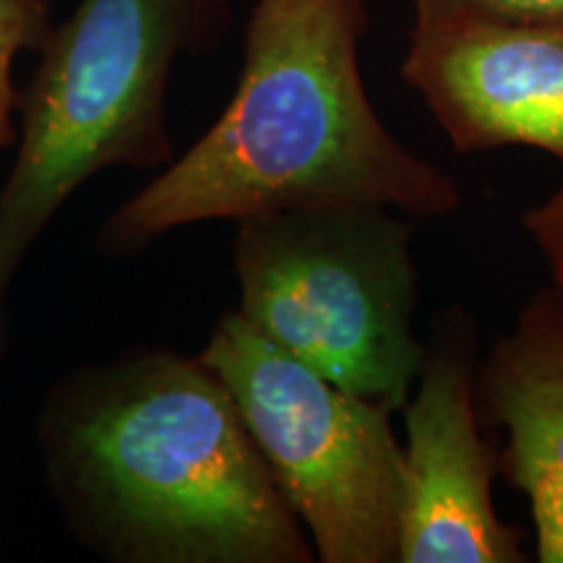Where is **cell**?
Wrapping results in <instances>:
<instances>
[{
    "instance_id": "cell-9",
    "label": "cell",
    "mask_w": 563,
    "mask_h": 563,
    "mask_svg": "<svg viewBox=\"0 0 563 563\" xmlns=\"http://www.w3.org/2000/svg\"><path fill=\"white\" fill-rule=\"evenodd\" d=\"M53 26V0H0V152L16 144L21 53H37Z\"/></svg>"
},
{
    "instance_id": "cell-1",
    "label": "cell",
    "mask_w": 563,
    "mask_h": 563,
    "mask_svg": "<svg viewBox=\"0 0 563 563\" xmlns=\"http://www.w3.org/2000/svg\"><path fill=\"white\" fill-rule=\"evenodd\" d=\"M34 439L68 534L104 561H316L199 355L131 347L76 365L47 389Z\"/></svg>"
},
{
    "instance_id": "cell-10",
    "label": "cell",
    "mask_w": 563,
    "mask_h": 563,
    "mask_svg": "<svg viewBox=\"0 0 563 563\" xmlns=\"http://www.w3.org/2000/svg\"><path fill=\"white\" fill-rule=\"evenodd\" d=\"M412 11L496 24L563 26V0H412Z\"/></svg>"
},
{
    "instance_id": "cell-2",
    "label": "cell",
    "mask_w": 563,
    "mask_h": 563,
    "mask_svg": "<svg viewBox=\"0 0 563 563\" xmlns=\"http://www.w3.org/2000/svg\"><path fill=\"white\" fill-rule=\"evenodd\" d=\"M371 0H256L228 108L183 157L112 209L108 258L139 256L180 228L266 211L378 203L446 220L462 191L386 129L363 81Z\"/></svg>"
},
{
    "instance_id": "cell-8",
    "label": "cell",
    "mask_w": 563,
    "mask_h": 563,
    "mask_svg": "<svg viewBox=\"0 0 563 563\" xmlns=\"http://www.w3.org/2000/svg\"><path fill=\"white\" fill-rule=\"evenodd\" d=\"M483 428L501 435L496 470L530 504L534 559L563 563V287H540L477 361Z\"/></svg>"
},
{
    "instance_id": "cell-7",
    "label": "cell",
    "mask_w": 563,
    "mask_h": 563,
    "mask_svg": "<svg viewBox=\"0 0 563 563\" xmlns=\"http://www.w3.org/2000/svg\"><path fill=\"white\" fill-rule=\"evenodd\" d=\"M399 76L454 152L532 146L563 170V26L415 13Z\"/></svg>"
},
{
    "instance_id": "cell-11",
    "label": "cell",
    "mask_w": 563,
    "mask_h": 563,
    "mask_svg": "<svg viewBox=\"0 0 563 563\" xmlns=\"http://www.w3.org/2000/svg\"><path fill=\"white\" fill-rule=\"evenodd\" d=\"M522 224L538 251L543 253L553 282L563 287V203L548 196L545 201L525 211Z\"/></svg>"
},
{
    "instance_id": "cell-6",
    "label": "cell",
    "mask_w": 563,
    "mask_h": 563,
    "mask_svg": "<svg viewBox=\"0 0 563 563\" xmlns=\"http://www.w3.org/2000/svg\"><path fill=\"white\" fill-rule=\"evenodd\" d=\"M481 336L464 306L435 313L405 412L397 563H525L493 504L496 446L475 402Z\"/></svg>"
},
{
    "instance_id": "cell-3",
    "label": "cell",
    "mask_w": 563,
    "mask_h": 563,
    "mask_svg": "<svg viewBox=\"0 0 563 563\" xmlns=\"http://www.w3.org/2000/svg\"><path fill=\"white\" fill-rule=\"evenodd\" d=\"M230 0H79L51 26L19 91L16 154L0 186V357L9 295L55 214L110 167L162 170L173 70L220 45Z\"/></svg>"
},
{
    "instance_id": "cell-4",
    "label": "cell",
    "mask_w": 563,
    "mask_h": 563,
    "mask_svg": "<svg viewBox=\"0 0 563 563\" xmlns=\"http://www.w3.org/2000/svg\"><path fill=\"white\" fill-rule=\"evenodd\" d=\"M418 220L378 203L266 211L235 222L238 316L357 397L399 412L426 342L415 334Z\"/></svg>"
},
{
    "instance_id": "cell-5",
    "label": "cell",
    "mask_w": 563,
    "mask_h": 563,
    "mask_svg": "<svg viewBox=\"0 0 563 563\" xmlns=\"http://www.w3.org/2000/svg\"><path fill=\"white\" fill-rule=\"evenodd\" d=\"M199 361L217 373L321 563H397L402 443L391 410L256 334L238 311Z\"/></svg>"
}]
</instances>
